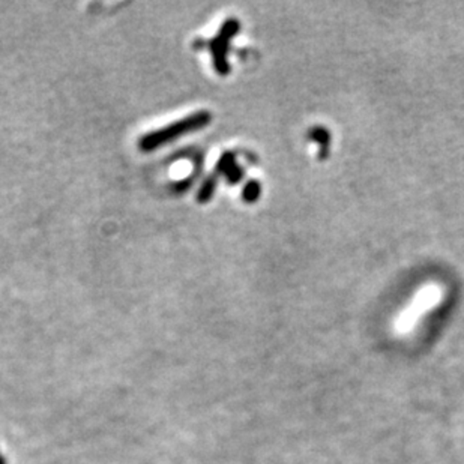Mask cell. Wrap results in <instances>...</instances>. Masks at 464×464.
<instances>
[{
    "label": "cell",
    "instance_id": "3",
    "mask_svg": "<svg viewBox=\"0 0 464 464\" xmlns=\"http://www.w3.org/2000/svg\"><path fill=\"white\" fill-rule=\"evenodd\" d=\"M217 179H218V176L210 175L203 180L202 187L199 188V192H197V202L202 205L210 202V199H212L215 194V190H217V184H218Z\"/></svg>",
    "mask_w": 464,
    "mask_h": 464
},
{
    "label": "cell",
    "instance_id": "5",
    "mask_svg": "<svg viewBox=\"0 0 464 464\" xmlns=\"http://www.w3.org/2000/svg\"><path fill=\"white\" fill-rule=\"evenodd\" d=\"M260 192H262L260 182L256 180V179H252V180L247 182V185L244 187V190H242V199L247 203H254L259 199V197H260Z\"/></svg>",
    "mask_w": 464,
    "mask_h": 464
},
{
    "label": "cell",
    "instance_id": "2",
    "mask_svg": "<svg viewBox=\"0 0 464 464\" xmlns=\"http://www.w3.org/2000/svg\"><path fill=\"white\" fill-rule=\"evenodd\" d=\"M239 31H241V23L234 19H229L222 23L218 33L206 42L210 56H212L214 68L220 76H227L230 73V63L227 59L230 41Z\"/></svg>",
    "mask_w": 464,
    "mask_h": 464
},
{
    "label": "cell",
    "instance_id": "6",
    "mask_svg": "<svg viewBox=\"0 0 464 464\" xmlns=\"http://www.w3.org/2000/svg\"><path fill=\"white\" fill-rule=\"evenodd\" d=\"M242 176H244V170H242V167L241 165H234L233 168H232V170L227 173V180H229V184H232V185H234V184H237V182L239 180H241L242 179Z\"/></svg>",
    "mask_w": 464,
    "mask_h": 464
},
{
    "label": "cell",
    "instance_id": "4",
    "mask_svg": "<svg viewBox=\"0 0 464 464\" xmlns=\"http://www.w3.org/2000/svg\"><path fill=\"white\" fill-rule=\"evenodd\" d=\"M236 165V157H234V153L233 152H226V153H222L217 165H215V176H227V173L232 170V168Z\"/></svg>",
    "mask_w": 464,
    "mask_h": 464
},
{
    "label": "cell",
    "instance_id": "1",
    "mask_svg": "<svg viewBox=\"0 0 464 464\" xmlns=\"http://www.w3.org/2000/svg\"><path fill=\"white\" fill-rule=\"evenodd\" d=\"M210 122H212V115H210L207 110L194 111V113L168 123L160 130L145 134L138 140V149L142 152H153L165 146L167 143L175 142V140L180 137H185L191 133L206 128Z\"/></svg>",
    "mask_w": 464,
    "mask_h": 464
}]
</instances>
